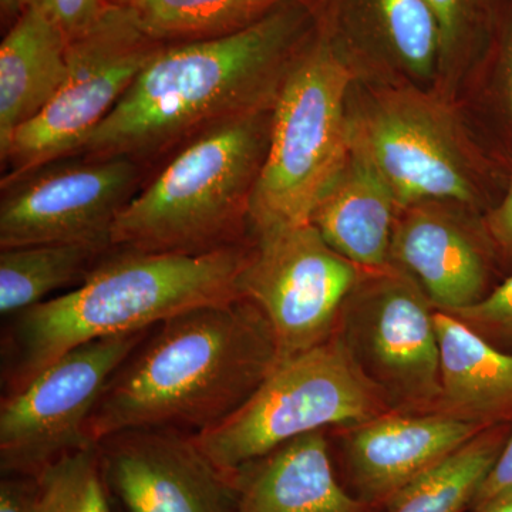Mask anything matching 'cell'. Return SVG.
<instances>
[{
    "label": "cell",
    "mask_w": 512,
    "mask_h": 512,
    "mask_svg": "<svg viewBox=\"0 0 512 512\" xmlns=\"http://www.w3.org/2000/svg\"><path fill=\"white\" fill-rule=\"evenodd\" d=\"M316 28L311 3L289 0L234 35L163 47L74 157L143 164L224 121L271 110Z\"/></svg>",
    "instance_id": "cell-1"
},
{
    "label": "cell",
    "mask_w": 512,
    "mask_h": 512,
    "mask_svg": "<svg viewBox=\"0 0 512 512\" xmlns=\"http://www.w3.org/2000/svg\"><path fill=\"white\" fill-rule=\"evenodd\" d=\"M278 360L271 323L244 296L180 313L110 377L87 436L94 444L138 429L198 436L237 412Z\"/></svg>",
    "instance_id": "cell-2"
},
{
    "label": "cell",
    "mask_w": 512,
    "mask_h": 512,
    "mask_svg": "<svg viewBox=\"0 0 512 512\" xmlns=\"http://www.w3.org/2000/svg\"><path fill=\"white\" fill-rule=\"evenodd\" d=\"M252 245L202 255L114 248L83 284L6 318L5 396L83 343L154 328L180 313L239 298Z\"/></svg>",
    "instance_id": "cell-3"
},
{
    "label": "cell",
    "mask_w": 512,
    "mask_h": 512,
    "mask_svg": "<svg viewBox=\"0 0 512 512\" xmlns=\"http://www.w3.org/2000/svg\"><path fill=\"white\" fill-rule=\"evenodd\" d=\"M271 110L224 121L188 141L120 212L111 244L178 255L244 245Z\"/></svg>",
    "instance_id": "cell-4"
},
{
    "label": "cell",
    "mask_w": 512,
    "mask_h": 512,
    "mask_svg": "<svg viewBox=\"0 0 512 512\" xmlns=\"http://www.w3.org/2000/svg\"><path fill=\"white\" fill-rule=\"evenodd\" d=\"M352 55V46L318 23L289 67L272 107L268 148L252 194V232L311 222L348 161Z\"/></svg>",
    "instance_id": "cell-5"
},
{
    "label": "cell",
    "mask_w": 512,
    "mask_h": 512,
    "mask_svg": "<svg viewBox=\"0 0 512 512\" xmlns=\"http://www.w3.org/2000/svg\"><path fill=\"white\" fill-rule=\"evenodd\" d=\"M389 409L387 397L335 333L278 360L237 412L192 437L215 466L235 474L288 441L329 426H359Z\"/></svg>",
    "instance_id": "cell-6"
},
{
    "label": "cell",
    "mask_w": 512,
    "mask_h": 512,
    "mask_svg": "<svg viewBox=\"0 0 512 512\" xmlns=\"http://www.w3.org/2000/svg\"><path fill=\"white\" fill-rule=\"evenodd\" d=\"M165 46L141 28L130 10L114 3L96 26L69 42V67L59 92L0 153L2 187L76 156Z\"/></svg>",
    "instance_id": "cell-7"
},
{
    "label": "cell",
    "mask_w": 512,
    "mask_h": 512,
    "mask_svg": "<svg viewBox=\"0 0 512 512\" xmlns=\"http://www.w3.org/2000/svg\"><path fill=\"white\" fill-rule=\"evenodd\" d=\"M151 330L83 343L43 369L19 392L3 396L2 474L39 477L63 457L94 446L86 433L87 420L110 377Z\"/></svg>",
    "instance_id": "cell-8"
},
{
    "label": "cell",
    "mask_w": 512,
    "mask_h": 512,
    "mask_svg": "<svg viewBox=\"0 0 512 512\" xmlns=\"http://www.w3.org/2000/svg\"><path fill=\"white\" fill-rule=\"evenodd\" d=\"M254 237L239 295L265 313L279 360L332 338L362 268L330 247L311 222L254 231Z\"/></svg>",
    "instance_id": "cell-9"
},
{
    "label": "cell",
    "mask_w": 512,
    "mask_h": 512,
    "mask_svg": "<svg viewBox=\"0 0 512 512\" xmlns=\"http://www.w3.org/2000/svg\"><path fill=\"white\" fill-rule=\"evenodd\" d=\"M141 165L128 158L56 161L3 185L0 248L111 241L114 221L141 190Z\"/></svg>",
    "instance_id": "cell-10"
},
{
    "label": "cell",
    "mask_w": 512,
    "mask_h": 512,
    "mask_svg": "<svg viewBox=\"0 0 512 512\" xmlns=\"http://www.w3.org/2000/svg\"><path fill=\"white\" fill-rule=\"evenodd\" d=\"M343 306L342 339L390 404L439 407L440 350L434 306L409 276L383 278Z\"/></svg>",
    "instance_id": "cell-11"
},
{
    "label": "cell",
    "mask_w": 512,
    "mask_h": 512,
    "mask_svg": "<svg viewBox=\"0 0 512 512\" xmlns=\"http://www.w3.org/2000/svg\"><path fill=\"white\" fill-rule=\"evenodd\" d=\"M352 146L365 154L403 208L474 200V187L450 121L417 94L384 97L350 119Z\"/></svg>",
    "instance_id": "cell-12"
},
{
    "label": "cell",
    "mask_w": 512,
    "mask_h": 512,
    "mask_svg": "<svg viewBox=\"0 0 512 512\" xmlns=\"http://www.w3.org/2000/svg\"><path fill=\"white\" fill-rule=\"evenodd\" d=\"M97 451L109 493L126 512L235 511V474L215 466L188 434L120 431Z\"/></svg>",
    "instance_id": "cell-13"
},
{
    "label": "cell",
    "mask_w": 512,
    "mask_h": 512,
    "mask_svg": "<svg viewBox=\"0 0 512 512\" xmlns=\"http://www.w3.org/2000/svg\"><path fill=\"white\" fill-rule=\"evenodd\" d=\"M481 430V424L441 412L384 413L359 424L345 444L355 495L376 507H387L407 485L439 466Z\"/></svg>",
    "instance_id": "cell-14"
},
{
    "label": "cell",
    "mask_w": 512,
    "mask_h": 512,
    "mask_svg": "<svg viewBox=\"0 0 512 512\" xmlns=\"http://www.w3.org/2000/svg\"><path fill=\"white\" fill-rule=\"evenodd\" d=\"M234 512H380L340 485L322 431L285 443L235 473Z\"/></svg>",
    "instance_id": "cell-15"
},
{
    "label": "cell",
    "mask_w": 512,
    "mask_h": 512,
    "mask_svg": "<svg viewBox=\"0 0 512 512\" xmlns=\"http://www.w3.org/2000/svg\"><path fill=\"white\" fill-rule=\"evenodd\" d=\"M390 259L417 278L434 308L443 312L483 298L487 271L470 235L429 202L406 208L393 229Z\"/></svg>",
    "instance_id": "cell-16"
},
{
    "label": "cell",
    "mask_w": 512,
    "mask_h": 512,
    "mask_svg": "<svg viewBox=\"0 0 512 512\" xmlns=\"http://www.w3.org/2000/svg\"><path fill=\"white\" fill-rule=\"evenodd\" d=\"M392 188L362 151L350 148L348 161L312 212L323 239L362 269H389L394 229Z\"/></svg>",
    "instance_id": "cell-17"
},
{
    "label": "cell",
    "mask_w": 512,
    "mask_h": 512,
    "mask_svg": "<svg viewBox=\"0 0 512 512\" xmlns=\"http://www.w3.org/2000/svg\"><path fill=\"white\" fill-rule=\"evenodd\" d=\"M69 39L43 10L29 6L0 43V153L39 116L66 79Z\"/></svg>",
    "instance_id": "cell-18"
},
{
    "label": "cell",
    "mask_w": 512,
    "mask_h": 512,
    "mask_svg": "<svg viewBox=\"0 0 512 512\" xmlns=\"http://www.w3.org/2000/svg\"><path fill=\"white\" fill-rule=\"evenodd\" d=\"M440 350V402L437 409L473 423L512 410V353L443 311L434 312Z\"/></svg>",
    "instance_id": "cell-19"
},
{
    "label": "cell",
    "mask_w": 512,
    "mask_h": 512,
    "mask_svg": "<svg viewBox=\"0 0 512 512\" xmlns=\"http://www.w3.org/2000/svg\"><path fill=\"white\" fill-rule=\"evenodd\" d=\"M320 18L350 45L369 40L419 76L440 60L436 19L424 0H315Z\"/></svg>",
    "instance_id": "cell-20"
},
{
    "label": "cell",
    "mask_w": 512,
    "mask_h": 512,
    "mask_svg": "<svg viewBox=\"0 0 512 512\" xmlns=\"http://www.w3.org/2000/svg\"><path fill=\"white\" fill-rule=\"evenodd\" d=\"M114 248L111 241L0 248V313L9 318L59 289L83 284Z\"/></svg>",
    "instance_id": "cell-21"
},
{
    "label": "cell",
    "mask_w": 512,
    "mask_h": 512,
    "mask_svg": "<svg viewBox=\"0 0 512 512\" xmlns=\"http://www.w3.org/2000/svg\"><path fill=\"white\" fill-rule=\"evenodd\" d=\"M164 45L234 35L251 28L289 0H113Z\"/></svg>",
    "instance_id": "cell-22"
},
{
    "label": "cell",
    "mask_w": 512,
    "mask_h": 512,
    "mask_svg": "<svg viewBox=\"0 0 512 512\" xmlns=\"http://www.w3.org/2000/svg\"><path fill=\"white\" fill-rule=\"evenodd\" d=\"M498 431L481 430L439 466L407 485L387 512H466L503 450Z\"/></svg>",
    "instance_id": "cell-23"
},
{
    "label": "cell",
    "mask_w": 512,
    "mask_h": 512,
    "mask_svg": "<svg viewBox=\"0 0 512 512\" xmlns=\"http://www.w3.org/2000/svg\"><path fill=\"white\" fill-rule=\"evenodd\" d=\"M37 480L39 512H114L97 444L63 457Z\"/></svg>",
    "instance_id": "cell-24"
},
{
    "label": "cell",
    "mask_w": 512,
    "mask_h": 512,
    "mask_svg": "<svg viewBox=\"0 0 512 512\" xmlns=\"http://www.w3.org/2000/svg\"><path fill=\"white\" fill-rule=\"evenodd\" d=\"M436 19L440 60L467 52L491 25L494 0H424Z\"/></svg>",
    "instance_id": "cell-25"
},
{
    "label": "cell",
    "mask_w": 512,
    "mask_h": 512,
    "mask_svg": "<svg viewBox=\"0 0 512 512\" xmlns=\"http://www.w3.org/2000/svg\"><path fill=\"white\" fill-rule=\"evenodd\" d=\"M447 313L487 340L497 339L512 345V276L473 305Z\"/></svg>",
    "instance_id": "cell-26"
},
{
    "label": "cell",
    "mask_w": 512,
    "mask_h": 512,
    "mask_svg": "<svg viewBox=\"0 0 512 512\" xmlns=\"http://www.w3.org/2000/svg\"><path fill=\"white\" fill-rule=\"evenodd\" d=\"M113 5V0H25V9L43 10L69 42L89 32Z\"/></svg>",
    "instance_id": "cell-27"
},
{
    "label": "cell",
    "mask_w": 512,
    "mask_h": 512,
    "mask_svg": "<svg viewBox=\"0 0 512 512\" xmlns=\"http://www.w3.org/2000/svg\"><path fill=\"white\" fill-rule=\"evenodd\" d=\"M0 512H39L37 477L2 474Z\"/></svg>",
    "instance_id": "cell-28"
},
{
    "label": "cell",
    "mask_w": 512,
    "mask_h": 512,
    "mask_svg": "<svg viewBox=\"0 0 512 512\" xmlns=\"http://www.w3.org/2000/svg\"><path fill=\"white\" fill-rule=\"evenodd\" d=\"M510 490H512V433L505 441L500 456L495 461L470 507L484 503L488 498Z\"/></svg>",
    "instance_id": "cell-29"
},
{
    "label": "cell",
    "mask_w": 512,
    "mask_h": 512,
    "mask_svg": "<svg viewBox=\"0 0 512 512\" xmlns=\"http://www.w3.org/2000/svg\"><path fill=\"white\" fill-rule=\"evenodd\" d=\"M488 231L501 248L512 255V175L504 200L487 220Z\"/></svg>",
    "instance_id": "cell-30"
},
{
    "label": "cell",
    "mask_w": 512,
    "mask_h": 512,
    "mask_svg": "<svg viewBox=\"0 0 512 512\" xmlns=\"http://www.w3.org/2000/svg\"><path fill=\"white\" fill-rule=\"evenodd\" d=\"M466 512H512V490L494 495L484 503L473 505Z\"/></svg>",
    "instance_id": "cell-31"
},
{
    "label": "cell",
    "mask_w": 512,
    "mask_h": 512,
    "mask_svg": "<svg viewBox=\"0 0 512 512\" xmlns=\"http://www.w3.org/2000/svg\"><path fill=\"white\" fill-rule=\"evenodd\" d=\"M0 9L3 18L15 20L25 10V0H0Z\"/></svg>",
    "instance_id": "cell-32"
},
{
    "label": "cell",
    "mask_w": 512,
    "mask_h": 512,
    "mask_svg": "<svg viewBox=\"0 0 512 512\" xmlns=\"http://www.w3.org/2000/svg\"><path fill=\"white\" fill-rule=\"evenodd\" d=\"M508 62H510V76H511V107H512V23L510 26V32H508Z\"/></svg>",
    "instance_id": "cell-33"
},
{
    "label": "cell",
    "mask_w": 512,
    "mask_h": 512,
    "mask_svg": "<svg viewBox=\"0 0 512 512\" xmlns=\"http://www.w3.org/2000/svg\"><path fill=\"white\" fill-rule=\"evenodd\" d=\"M111 498H113V497H111ZM113 511L114 512H126L123 510V508L120 507V504L117 503V501L114 500V498H113Z\"/></svg>",
    "instance_id": "cell-34"
}]
</instances>
